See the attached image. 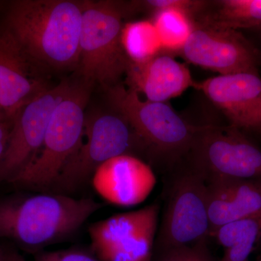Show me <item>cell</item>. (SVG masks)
Returning a JSON list of instances; mask_svg holds the SVG:
<instances>
[{
  "label": "cell",
  "mask_w": 261,
  "mask_h": 261,
  "mask_svg": "<svg viewBox=\"0 0 261 261\" xmlns=\"http://www.w3.org/2000/svg\"><path fill=\"white\" fill-rule=\"evenodd\" d=\"M107 92L113 109L126 118L155 161L173 168L187 160L200 126L190 124L167 103L143 100L121 84Z\"/></svg>",
  "instance_id": "cell-4"
},
{
  "label": "cell",
  "mask_w": 261,
  "mask_h": 261,
  "mask_svg": "<svg viewBox=\"0 0 261 261\" xmlns=\"http://www.w3.org/2000/svg\"><path fill=\"white\" fill-rule=\"evenodd\" d=\"M211 4L195 21L237 31L261 25V0H221L213 3L214 8Z\"/></svg>",
  "instance_id": "cell-17"
},
{
  "label": "cell",
  "mask_w": 261,
  "mask_h": 261,
  "mask_svg": "<svg viewBox=\"0 0 261 261\" xmlns=\"http://www.w3.org/2000/svg\"></svg>",
  "instance_id": "cell-27"
},
{
  "label": "cell",
  "mask_w": 261,
  "mask_h": 261,
  "mask_svg": "<svg viewBox=\"0 0 261 261\" xmlns=\"http://www.w3.org/2000/svg\"><path fill=\"white\" fill-rule=\"evenodd\" d=\"M214 238L224 249L242 244L255 250L261 243V209L246 219L219 228Z\"/></svg>",
  "instance_id": "cell-20"
},
{
  "label": "cell",
  "mask_w": 261,
  "mask_h": 261,
  "mask_svg": "<svg viewBox=\"0 0 261 261\" xmlns=\"http://www.w3.org/2000/svg\"><path fill=\"white\" fill-rule=\"evenodd\" d=\"M0 261H27L15 248L0 247Z\"/></svg>",
  "instance_id": "cell-25"
},
{
  "label": "cell",
  "mask_w": 261,
  "mask_h": 261,
  "mask_svg": "<svg viewBox=\"0 0 261 261\" xmlns=\"http://www.w3.org/2000/svg\"><path fill=\"white\" fill-rule=\"evenodd\" d=\"M178 53L190 63L219 75L259 74L260 53L233 29L195 21L191 35Z\"/></svg>",
  "instance_id": "cell-10"
},
{
  "label": "cell",
  "mask_w": 261,
  "mask_h": 261,
  "mask_svg": "<svg viewBox=\"0 0 261 261\" xmlns=\"http://www.w3.org/2000/svg\"><path fill=\"white\" fill-rule=\"evenodd\" d=\"M154 13L161 10H176L186 13L195 21L208 9L211 2L200 0H149L142 2Z\"/></svg>",
  "instance_id": "cell-21"
},
{
  "label": "cell",
  "mask_w": 261,
  "mask_h": 261,
  "mask_svg": "<svg viewBox=\"0 0 261 261\" xmlns=\"http://www.w3.org/2000/svg\"><path fill=\"white\" fill-rule=\"evenodd\" d=\"M83 10L84 1L20 0L10 8L8 31L38 64L77 68Z\"/></svg>",
  "instance_id": "cell-2"
},
{
  "label": "cell",
  "mask_w": 261,
  "mask_h": 261,
  "mask_svg": "<svg viewBox=\"0 0 261 261\" xmlns=\"http://www.w3.org/2000/svg\"><path fill=\"white\" fill-rule=\"evenodd\" d=\"M72 82L62 81L27 103L13 120L8 148L0 165V184L10 183L28 166L42 145L55 110Z\"/></svg>",
  "instance_id": "cell-11"
},
{
  "label": "cell",
  "mask_w": 261,
  "mask_h": 261,
  "mask_svg": "<svg viewBox=\"0 0 261 261\" xmlns=\"http://www.w3.org/2000/svg\"><path fill=\"white\" fill-rule=\"evenodd\" d=\"M32 63L9 31L0 35V113L11 121L27 103L49 88L34 73Z\"/></svg>",
  "instance_id": "cell-14"
},
{
  "label": "cell",
  "mask_w": 261,
  "mask_h": 261,
  "mask_svg": "<svg viewBox=\"0 0 261 261\" xmlns=\"http://www.w3.org/2000/svg\"><path fill=\"white\" fill-rule=\"evenodd\" d=\"M158 253L159 257L155 261H216L209 250L207 242L169 249Z\"/></svg>",
  "instance_id": "cell-22"
},
{
  "label": "cell",
  "mask_w": 261,
  "mask_h": 261,
  "mask_svg": "<svg viewBox=\"0 0 261 261\" xmlns=\"http://www.w3.org/2000/svg\"><path fill=\"white\" fill-rule=\"evenodd\" d=\"M211 238L207 184L191 168L173 177L154 248L158 252L196 244Z\"/></svg>",
  "instance_id": "cell-8"
},
{
  "label": "cell",
  "mask_w": 261,
  "mask_h": 261,
  "mask_svg": "<svg viewBox=\"0 0 261 261\" xmlns=\"http://www.w3.org/2000/svg\"><path fill=\"white\" fill-rule=\"evenodd\" d=\"M13 121L0 113V165L3 162L9 143Z\"/></svg>",
  "instance_id": "cell-24"
},
{
  "label": "cell",
  "mask_w": 261,
  "mask_h": 261,
  "mask_svg": "<svg viewBox=\"0 0 261 261\" xmlns=\"http://www.w3.org/2000/svg\"><path fill=\"white\" fill-rule=\"evenodd\" d=\"M153 22L163 51L179 53L193 30L194 21L186 13L169 9L154 13Z\"/></svg>",
  "instance_id": "cell-19"
},
{
  "label": "cell",
  "mask_w": 261,
  "mask_h": 261,
  "mask_svg": "<svg viewBox=\"0 0 261 261\" xmlns=\"http://www.w3.org/2000/svg\"><path fill=\"white\" fill-rule=\"evenodd\" d=\"M132 8L123 2L84 1L77 66L81 79L106 90L119 84L128 63L121 43L123 19Z\"/></svg>",
  "instance_id": "cell-5"
},
{
  "label": "cell",
  "mask_w": 261,
  "mask_h": 261,
  "mask_svg": "<svg viewBox=\"0 0 261 261\" xmlns=\"http://www.w3.org/2000/svg\"><path fill=\"white\" fill-rule=\"evenodd\" d=\"M35 261H100L93 252L84 249L73 248L46 251L34 254Z\"/></svg>",
  "instance_id": "cell-23"
},
{
  "label": "cell",
  "mask_w": 261,
  "mask_h": 261,
  "mask_svg": "<svg viewBox=\"0 0 261 261\" xmlns=\"http://www.w3.org/2000/svg\"><path fill=\"white\" fill-rule=\"evenodd\" d=\"M121 43L128 61L135 64L146 63L163 51L159 33L151 20L124 24Z\"/></svg>",
  "instance_id": "cell-18"
},
{
  "label": "cell",
  "mask_w": 261,
  "mask_h": 261,
  "mask_svg": "<svg viewBox=\"0 0 261 261\" xmlns=\"http://www.w3.org/2000/svg\"><path fill=\"white\" fill-rule=\"evenodd\" d=\"M125 75L128 88L151 102H166L195 84L186 65L164 51L141 64L128 61Z\"/></svg>",
  "instance_id": "cell-15"
},
{
  "label": "cell",
  "mask_w": 261,
  "mask_h": 261,
  "mask_svg": "<svg viewBox=\"0 0 261 261\" xmlns=\"http://www.w3.org/2000/svg\"><path fill=\"white\" fill-rule=\"evenodd\" d=\"M91 183L103 200L113 205L130 207L147 200L157 178L149 164L137 156L124 154L99 166Z\"/></svg>",
  "instance_id": "cell-13"
},
{
  "label": "cell",
  "mask_w": 261,
  "mask_h": 261,
  "mask_svg": "<svg viewBox=\"0 0 261 261\" xmlns=\"http://www.w3.org/2000/svg\"><path fill=\"white\" fill-rule=\"evenodd\" d=\"M206 184L211 238L223 226L261 209V181L217 179Z\"/></svg>",
  "instance_id": "cell-16"
},
{
  "label": "cell",
  "mask_w": 261,
  "mask_h": 261,
  "mask_svg": "<svg viewBox=\"0 0 261 261\" xmlns=\"http://www.w3.org/2000/svg\"><path fill=\"white\" fill-rule=\"evenodd\" d=\"M189 167L207 182L217 179L261 181V149L234 127L200 126Z\"/></svg>",
  "instance_id": "cell-7"
},
{
  "label": "cell",
  "mask_w": 261,
  "mask_h": 261,
  "mask_svg": "<svg viewBox=\"0 0 261 261\" xmlns=\"http://www.w3.org/2000/svg\"><path fill=\"white\" fill-rule=\"evenodd\" d=\"M146 151L145 145L119 113H101L86 118L83 140L50 190L69 195L91 181L97 168L108 160Z\"/></svg>",
  "instance_id": "cell-6"
},
{
  "label": "cell",
  "mask_w": 261,
  "mask_h": 261,
  "mask_svg": "<svg viewBox=\"0 0 261 261\" xmlns=\"http://www.w3.org/2000/svg\"><path fill=\"white\" fill-rule=\"evenodd\" d=\"M93 86L82 79L72 82L51 116L39 152L9 184L24 190H51L83 140L85 108Z\"/></svg>",
  "instance_id": "cell-3"
},
{
  "label": "cell",
  "mask_w": 261,
  "mask_h": 261,
  "mask_svg": "<svg viewBox=\"0 0 261 261\" xmlns=\"http://www.w3.org/2000/svg\"><path fill=\"white\" fill-rule=\"evenodd\" d=\"M260 135H261V132H260Z\"/></svg>",
  "instance_id": "cell-26"
},
{
  "label": "cell",
  "mask_w": 261,
  "mask_h": 261,
  "mask_svg": "<svg viewBox=\"0 0 261 261\" xmlns=\"http://www.w3.org/2000/svg\"><path fill=\"white\" fill-rule=\"evenodd\" d=\"M225 116L229 126L261 132V77L251 73L219 75L195 83Z\"/></svg>",
  "instance_id": "cell-12"
},
{
  "label": "cell",
  "mask_w": 261,
  "mask_h": 261,
  "mask_svg": "<svg viewBox=\"0 0 261 261\" xmlns=\"http://www.w3.org/2000/svg\"><path fill=\"white\" fill-rule=\"evenodd\" d=\"M160 209L154 202L91 224V251L100 261L152 260Z\"/></svg>",
  "instance_id": "cell-9"
},
{
  "label": "cell",
  "mask_w": 261,
  "mask_h": 261,
  "mask_svg": "<svg viewBox=\"0 0 261 261\" xmlns=\"http://www.w3.org/2000/svg\"><path fill=\"white\" fill-rule=\"evenodd\" d=\"M103 204L44 192L0 199V238L36 254L73 236Z\"/></svg>",
  "instance_id": "cell-1"
}]
</instances>
